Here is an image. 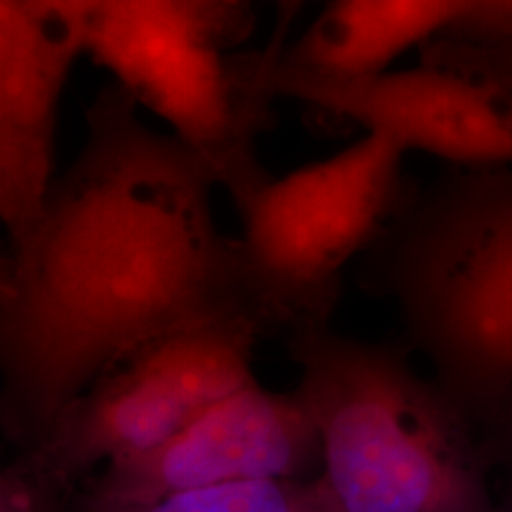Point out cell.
Segmentation results:
<instances>
[{
  "label": "cell",
  "mask_w": 512,
  "mask_h": 512,
  "mask_svg": "<svg viewBox=\"0 0 512 512\" xmlns=\"http://www.w3.org/2000/svg\"><path fill=\"white\" fill-rule=\"evenodd\" d=\"M137 105L118 82L99 92L84 147L2 260L4 420L27 452L129 349L215 317H256L239 239L213 217L211 167L147 128Z\"/></svg>",
  "instance_id": "6da1fadb"
},
{
  "label": "cell",
  "mask_w": 512,
  "mask_h": 512,
  "mask_svg": "<svg viewBox=\"0 0 512 512\" xmlns=\"http://www.w3.org/2000/svg\"><path fill=\"white\" fill-rule=\"evenodd\" d=\"M289 353L340 512H492L456 414L399 349L321 327Z\"/></svg>",
  "instance_id": "7a4b0ae2"
},
{
  "label": "cell",
  "mask_w": 512,
  "mask_h": 512,
  "mask_svg": "<svg viewBox=\"0 0 512 512\" xmlns=\"http://www.w3.org/2000/svg\"><path fill=\"white\" fill-rule=\"evenodd\" d=\"M384 239L385 283L446 380L512 385V165L463 167Z\"/></svg>",
  "instance_id": "3957f363"
},
{
  "label": "cell",
  "mask_w": 512,
  "mask_h": 512,
  "mask_svg": "<svg viewBox=\"0 0 512 512\" xmlns=\"http://www.w3.org/2000/svg\"><path fill=\"white\" fill-rule=\"evenodd\" d=\"M406 150L378 131L266 184L239 217L251 308L266 330L327 327L340 274L401 200Z\"/></svg>",
  "instance_id": "277c9868"
},
{
  "label": "cell",
  "mask_w": 512,
  "mask_h": 512,
  "mask_svg": "<svg viewBox=\"0 0 512 512\" xmlns=\"http://www.w3.org/2000/svg\"><path fill=\"white\" fill-rule=\"evenodd\" d=\"M86 54L211 167L239 217L272 181L255 143L275 97L256 52L224 57L164 0H103Z\"/></svg>",
  "instance_id": "5b68a950"
},
{
  "label": "cell",
  "mask_w": 512,
  "mask_h": 512,
  "mask_svg": "<svg viewBox=\"0 0 512 512\" xmlns=\"http://www.w3.org/2000/svg\"><path fill=\"white\" fill-rule=\"evenodd\" d=\"M266 332L251 313L169 330L129 349L23 454L61 490L97 465L164 444L213 404L256 382L253 351Z\"/></svg>",
  "instance_id": "8992f818"
},
{
  "label": "cell",
  "mask_w": 512,
  "mask_h": 512,
  "mask_svg": "<svg viewBox=\"0 0 512 512\" xmlns=\"http://www.w3.org/2000/svg\"><path fill=\"white\" fill-rule=\"evenodd\" d=\"M321 465V439L300 395L253 382L164 444L103 465L84 495L145 503L220 484L310 478Z\"/></svg>",
  "instance_id": "52a82bcc"
},
{
  "label": "cell",
  "mask_w": 512,
  "mask_h": 512,
  "mask_svg": "<svg viewBox=\"0 0 512 512\" xmlns=\"http://www.w3.org/2000/svg\"><path fill=\"white\" fill-rule=\"evenodd\" d=\"M270 92L459 167L512 165V93L439 63L332 78L275 67Z\"/></svg>",
  "instance_id": "ba28073f"
},
{
  "label": "cell",
  "mask_w": 512,
  "mask_h": 512,
  "mask_svg": "<svg viewBox=\"0 0 512 512\" xmlns=\"http://www.w3.org/2000/svg\"><path fill=\"white\" fill-rule=\"evenodd\" d=\"M465 8L467 0H330L275 67L332 78L384 73L410 48L454 31Z\"/></svg>",
  "instance_id": "9c48e42d"
},
{
  "label": "cell",
  "mask_w": 512,
  "mask_h": 512,
  "mask_svg": "<svg viewBox=\"0 0 512 512\" xmlns=\"http://www.w3.org/2000/svg\"><path fill=\"white\" fill-rule=\"evenodd\" d=\"M73 65L16 0H0V126L55 135L59 95Z\"/></svg>",
  "instance_id": "30bf717a"
},
{
  "label": "cell",
  "mask_w": 512,
  "mask_h": 512,
  "mask_svg": "<svg viewBox=\"0 0 512 512\" xmlns=\"http://www.w3.org/2000/svg\"><path fill=\"white\" fill-rule=\"evenodd\" d=\"M78 512H340L321 476L220 484L145 503L78 497Z\"/></svg>",
  "instance_id": "8fae6325"
},
{
  "label": "cell",
  "mask_w": 512,
  "mask_h": 512,
  "mask_svg": "<svg viewBox=\"0 0 512 512\" xmlns=\"http://www.w3.org/2000/svg\"><path fill=\"white\" fill-rule=\"evenodd\" d=\"M55 46L78 59L88 52L103 0H16Z\"/></svg>",
  "instance_id": "7c38bea8"
},
{
  "label": "cell",
  "mask_w": 512,
  "mask_h": 512,
  "mask_svg": "<svg viewBox=\"0 0 512 512\" xmlns=\"http://www.w3.org/2000/svg\"><path fill=\"white\" fill-rule=\"evenodd\" d=\"M194 31L220 50L232 48L251 35L255 12L251 0H164Z\"/></svg>",
  "instance_id": "4fadbf2b"
},
{
  "label": "cell",
  "mask_w": 512,
  "mask_h": 512,
  "mask_svg": "<svg viewBox=\"0 0 512 512\" xmlns=\"http://www.w3.org/2000/svg\"><path fill=\"white\" fill-rule=\"evenodd\" d=\"M427 61L482 76L512 93V40L490 46H469L452 40L437 44L435 55H427Z\"/></svg>",
  "instance_id": "5bb4252c"
},
{
  "label": "cell",
  "mask_w": 512,
  "mask_h": 512,
  "mask_svg": "<svg viewBox=\"0 0 512 512\" xmlns=\"http://www.w3.org/2000/svg\"><path fill=\"white\" fill-rule=\"evenodd\" d=\"M65 490L37 475L27 461L19 459L2 475L0 512H78L65 503Z\"/></svg>",
  "instance_id": "9a60e30c"
},
{
  "label": "cell",
  "mask_w": 512,
  "mask_h": 512,
  "mask_svg": "<svg viewBox=\"0 0 512 512\" xmlns=\"http://www.w3.org/2000/svg\"><path fill=\"white\" fill-rule=\"evenodd\" d=\"M459 44L490 46L512 40V0H467L458 27L450 31Z\"/></svg>",
  "instance_id": "2e32d148"
},
{
  "label": "cell",
  "mask_w": 512,
  "mask_h": 512,
  "mask_svg": "<svg viewBox=\"0 0 512 512\" xmlns=\"http://www.w3.org/2000/svg\"><path fill=\"white\" fill-rule=\"evenodd\" d=\"M272 2L275 8L274 31L266 48L258 52L262 76H266L268 82H270V74L274 71L275 63L287 48V38L293 29L294 21L306 10L311 0H272Z\"/></svg>",
  "instance_id": "e0dca14e"
}]
</instances>
